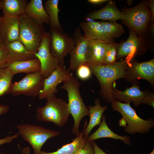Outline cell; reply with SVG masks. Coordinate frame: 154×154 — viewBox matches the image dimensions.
Returning <instances> with one entry per match:
<instances>
[{
    "label": "cell",
    "instance_id": "40",
    "mask_svg": "<svg viewBox=\"0 0 154 154\" xmlns=\"http://www.w3.org/2000/svg\"><path fill=\"white\" fill-rule=\"evenodd\" d=\"M119 125L125 127L126 126L127 123L126 121L123 117L121 118L119 120Z\"/></svg>",
    "mask_w": 154,
    "mask_h": 154
},
{
    "label": "cell",
    "instance_id": "17",
    "mask_svg": "<svg viewBox=\"0 0 154 154\" xmlns=\"http://www.w3.org/2000/svg\"><path fill=\"white\" fill-rule=\"evenodd\" d=\"M108 43L100 40H88L86 64L89 66L105 65L106 50Z\"/></svg>",
    "mask_w": 154,
    "mask_h": 154
},
{
    "label": "cell",
    "instance_id": "31",
    "mask_svg": "<svg viewBox=\"0 0 154 154\" xmlns=\"http://www.w3.org/2000/svg\"><path fill=\"white\" fill-rule=\"evenodd\" d=\"M77 74L82 80H86L91 76L92 72L89 66L86 64L80 65L76 69Z\"/></svg>",
    "mask_w": 154,
    "mask_h": 154
},
{
    "label": "cell",
    "instance_id": "26",
    "mask_svg": "<svg viewBox=\"0 0 154 154\" xmlns=\"http://www.w3.org/2000/svg\"><path fill=\"white\" fill-rule=\"evenodd\" d=\"M87 123V121H85L82 131L79 132L71 143L63 145L55 151L47 152L41 151L40 154H75L86 142V138L84 136V132Z\"/></svg>",
    "mask_w": 154,
    "mask_h": 154
},
{
    "label": "cell",
    "instance_id": "8",
    "mask_svg": "<svg viewBox=\"0 0 154 154\" xmlns=\"http://www.w3.org/2000/svg\"><path fill=\"white\" fill-rule=\"evenodd\" d=\"M51 53L58 64H64L65 57L70 54L75 44L73 37L68 34L50 28Z\"/></svg>",
    "mask_w": 154,
    "mask_h": 154
},
{
    "label": "cell",
    "instance_id": "36",
    "mask_svg": "<svg viewBox=\"0 0 154 154\" xmlns=\"http://www.w3.org/2000/svg\"><path fill=\"white\" fill-rule=\"evenodd\" d=\"M147 5L148 7L151 8V16L150 21L153 23L154 20V1L153 0H150L147 1Z\"/></svg>",
    "mask_w": 154,
    "mask_h": 154
},
{
    "label": "cell",
    "instance_id": "19",
    "mask_svg": "<svg viewBox=\"0 0 154 154\" xmlns=\"http://www.w3.org/2000/svg\"><path fill=\"white\" fill-rule=\"evenodd\" d=\"M92 20L102 19L111 21L124 19V15L117 8L114 1L108 0L107 4L102 9L93 11L85 16Z\"/></svg>",
    "mask_w": 154,
    "mask_h": 154
},
{
    "label": "cell",
    "instance_id": "1",
    "mask_svg": "<svg viewBox=\"0 0 154 154\" xmlns=\"http://www.w3.org/2000/svg\"><path fill=\"white\" fill-rule=\"evenodd\" d=\"M128 65L124 61L111 65L89 66L100 84V96L107 102L111 103L113 99L112 88L114 83L118 79L126 78Z\"/></svg>",
    "mask_w": 154,
    "mask_h": 154
},
{
    "label": "cell",
    "instance_id": "2",
    "mask_svg": "<svg viewBox=\"0 0 154 154\" xmlns=\"http://www.w3.org/2000/svg\"><path fill=\"white\" fill-rule=\"evenodd\" d=\"M60 88L66 90L68 98V106L70 113L74 121L72 132L76 135L79 133L80 121L86 116H89V110L84 104L80 93L81 84L73 75L63 82Z\"/></svg>",
    "mask_w": 154,
    "mask_h": 154
},
{
    "label": "cell",
    "instance_id": "34",
    "mask_svg": "<svg viewBox=\"0 0 154 154\" xmlns=\"http://www.w3.org/2000/svg\"><path fill=\"white\" fill-rule=\"evenodd\" d=\"M142 104H146L148 105L154 107V94L146 93L145 97L143 98Z\"/></svg>",
    "mask_w": 154,
    "mask_h": 154
},
{
    "label": "cell",
    "instance_id": "3",
    "mask_svg": "<svg viewBox=\"0 0 154 154\" xmlns=\"http://www.w3.org/2000/svg\"><path fill=\"white\" fill-rule=\"evenodd\" d=\"M46 105L38 107L36 117L38 121L52 122L59 127L67 122L70 114L68 103L53 95L46 99Z\"/></svg>",
    "mask_w": 154,
    "mask_h": 154
},
{
    "label": "cell",
    "instance_id": "32",
    "mask_svg": "<svg viewBox=\"0 0 154 154\" xmlns=\"http://www.w3.org/2000/svg\"><path fill=\"white\" fill-rule=\"evenodd\" d=\"M75 154H94L92 141L87 142Z\"/></svg>",
    "mask_w": 154,
    "mask_h": 154
},
{
    "label": "cell",
    "instance_id": "15",
    "mask_svg": "<svg viewBox=\"0 0 154 154\" xmlns=\"http://www.w3.org/2000/svg\"><path fill=\"white\" fill-rule=\"evenodd\" d=\"M143 43L142 38L139 37L131 29H130L128 38L124 42L118 46L116 59H120L126 57V60L128 64Z\"/></svg>",
    "mask_w": 154,
    "mask_h": 154
},
{
    "label": "cell",
    "instance_id": "5",
    "mask_svg": "<svg viewBox=\"0 0 154 154\" xmlns=\"http://www.w3.org/2000/svg\"><path fill=\"white\" fill-rule=\"evenodd\" d=\"M111 103L112 109L119 112L126 121L127 125L124 128L126 132L131 135L137 133H144L154 127L153 119L145 120L140 118L130 104L123 103L113 99Z\"/></svg>",
    "mask_w": 154,
    "mask_h": 154
},
{
    "label": "cell",
    "instance_id": "35",
    "mask_svg": "<svg viewBox=\"0 0 154 154\" xmlns=\"http://www.w3.org/2000/svg\"><path fill=\"white\" fill-rule=\"evenodd\" d=\"M19 135L17 133L12 136L7 135L5 138L0 139V145L7 143H11L13 140L19 137Z\"/></svg>",
    "mask_w": 154,
    "mask_h": 154
},
{
    "label": "cell",
    "instance_id": "25",
    "mask_svg": "<svg viewBox=\"0 0 154 154\" xmlns=\"http://www.w3.org/2000/svg\"><path fill=\"white\" fill-rule=\"evenodd\" d=\"M27 0H1L3 16L19 18L25 13Z\"/></svg>",
    "mask_w": 154,
    "mask_h": 154
},
{
    "label": "cell",
    "instance_id": "29",
    "mask_svg": "<svg viewBox=\"0 0 154 154\" xmlns=\"http://www.w3.org/2000/svg\"><path fill=\"white\" fill-rule=\"evenodd\" d=\"M100 23L106 33L114 38L120 37L124 32L123 26L115 22L102 21Z\"/></svg>",
    "mask_w": 154,
    "mask_h": 154
},
{
    "label": "cell",
    "instance_id": "22",
    "mask_svg": "<svg viewBox=\"0 0 154 154\" xmlns=\"http://www.w3.org/2000/svg\"><path fill=\"white\" fill-rule=\"evenodd\" d=\"M100 126L97 130L86 139V141L91 142L102 138H110L119 139L123 141L125 144L131 145V142L130 137L128 136H121L111 130L107 125L106 122V116L103 115Z\"/></svg>",
    "mask_w": 154,
    "mask_h": 154
},
{
    "label": "cell",
    "instance_id": "30",
    "mask_svg": "<svg viewBox=\"0 0 154 154\" xmlns=\"http://www.w3.org/2000/svg\"><path fill=\"white\" fill-rule=\"evenodd\" d=\"M118 45L119 44L115 42L107 44L105 54V65H111L116 63Z\"/></svg>",
    "mask_w": 154,
    "mask_h": 154
},
{
    "label": "cell",
    "instance_id": "37",
    "mask_svg": "<svg viewBox=\"0 0 154 154\" xmlns=\"http://www.w3.org/2000/svg\"><path fill=\"white\" fill-rule=\"evenodd\" d=\"M92 143L94 147V154H106L98 147L94 141H92Z\"/></svg>",
    "mask_w": 154,
    "mask_h": 154
},
{
    "label": "cell",
    "instance_id": "9",
    "mask_svg": "<svg viewBox=\"0 0 154 154\" xmlns=\"http://www.w3.org/2000/svg\"><path fill=\"white\" fill-rule=\"evenodd\" d=\"M45 79L40 72L28 74L20 80L13 83L11 93L14 96L35 97L42 89Z\"/></svg>",
    "mask_w": 154,
    "mask_h": 154
},
{
    "label": "cell",
    "instance_id": "10",
    "mask_svg": "<svg viewBox=\"0 0 154 154\" xmlns=\"http://www.w3.org/2000/svg\"><path fill=\"white\" fill-rule=\"evenodd\" d=\"M50 32H46L37 52L35 54L41 64L40 74L45 78L48 77L56 68L58 64L52 55L50 48Z\"/></svg>",
    "mask_w": 154,
    "mask_h": 154
},
{
    "label": "cell",
    "instance_id": "27",
    "mask_svg": "<svg viewBox=\"0 0 154 154\" xmlns=\"http://www.w3.org/2000/svg\"><path fill=\"white\" fill-rule=\"evenodd\" d=\"M59 2L58 0H47L45 1L43 6L49 18L50 28L63 32L64 29L58 18V13L60 11L58 7Z\"/></svg>",
    "mask_w": 154,
    "mask_h": 154
},
{
    "label": "cell",
    "instance_id": "24",
    "mask_svg": "<svg viewBox=\"0 0 154 154\" xmlns=\"http://www.w3.org/2000/svg\"><path fill=\"white\" fill-rule=\"evenodd\" d=\"M94 106L87 107L89 110L90 121L86 127L84 132V136L87 138L92 129L97 125H100L101 122L103 114L108 108L107 106H101L100 100L98 99L95 100Z\"/></svg>",
    "mask_w": 154,
    "mask_h": 154
},
{
    "label": "cell",
    "instance_id": "11",
    "mask_svg": "<svg viewBox=\"0 0 154 154\" xmlns=\"http://www.w3.org/2000/svg\"><path fill=\"white\" fill-rule=\"evenodd\" d=\"M73 74L64 64H58L56 69L45 78L43 88L38 94L39 99L46 100L55 95L58 91V84L68 79Z\"/></svg>",
    "mask_w": 154,
    "mask_h": 154
},
{
    "label": "cell",
    "instance_id": "7",
    "mask_svg": "<svg viewBox=\"0 0 154 154\" xmlns=\"http://www.w3.org/2000/svg\"><path fill=\"white\" fill-rule=\"evenodd\" d=\"M17 127L19 135L31 145L35 154H40L45 142L50 138L58 136L60 133V131L34 125L21 124L17 125Z\"/></svg>",
    "mask_w": 154,
    "mask_h": 154
},
{
    "label": "cell",
    "instance_id": "33",
    "mask_svg": "<svg viewBox=\"0 0 154 154\" xmlns=\"http://www.w3.org/2000/svg\"><path fill=\"white\" fill-rule=\"evenodd\" d=\"M8 62V56L5 47L0 48V69L6 68Z\"/></svg>",
    "mask_w": 154,
    "mask_h": 154
},
{
    "label": "cell",
    "instance_id": "12",
    "mask_svg": "<svg viewBox=\"0 0 154 154\" xmlns=\"http://www.w3.org/2000/svg\"><path fill=\"white\" fill-rule=\"evenodd\" d=\"M73 37L76 44L70 54V57L68 69L70 71L75 70L80 65L86 64L87 62L88 40L82 35L79 27L75 30Z\"/></svg>",
    "mask_w": 154,
    "mask_h": 154
},
{
    "label": "cell",
    "instance_id": "41",
    "mask_svg": "<svg viewBox=\"0 0 154 154\" xmlns=\"http://www.w3.org/2000/svg\"><path fill=\"white\" fill-rule=\"evenodd\" d=\"M5 47V44H4L2 40L0 38V48Z\"/></svg>",
    "mask_w": 154,
    "mask_h": 154
},
{
    "label": "cell",
    "instance_id": "14",
    "mask_svg": "<svg viewBox=\"0 0 154 154\" xmlns=\"http://www.w3.org/2000/svg\"><path fill=\"white\" fill-rule=\"evenodd\" d=\"M85 21L80 23V28L83 31L84 36L88 40H100L108 43L114 42V39L106 32L100 22L84 17Z\"/></svg>",
    "mask_w": 154,
    "mask_h": 154
},
{
    "label": "cell",
    "instance_id": "28",
    "mask_svg": "<svg viewBox=\"0 0 154 154\" xmlns=\"http://www.w3.org/2000/svg\"><path fill=\"white\" fill-rule=\"evenodd\" d=\"M13 76L7 68L0 69V97L11 93Z\"/></svg>",
    "mask_w": 154,
    "mask_h": 154
},
{
    "label": "cell",
    "instance_id": "20",
    "mask_svg": "<svg viewBox=\"0 0 154 154\" xmlns=\"http://www.w3.org/2000/svg\"><path fill=\"white\" fill-rule=\"evenodd\" d=\"M8 62L26 60L36 58L35 54L29 50L19 40L5 44Z\"/></svg>",
    "mask_w": 154,
    "mask_h": 154
},
{
    "label": "cell",
    "instance_id": "21",
    "mask_svg": "<svg viewBox=\"0 0 154 154\" xmlns=\"http://www.w3.org/2000/svg\"><path fill=\"white\" fill-rule=\"evenodd\" d=\"M6 68L9 70L14 75L18 73L28 74L40 72L41 64L37 58L26 60L9 62Z\"/></svg>",
    "mask_w": 154,
    "mask_h": 154
},
{
    "label": "cell",
    "instance_id": "4",
    "mask_svg": "<svg viewBox=\"0 0 154 154\" xmlns=\"http://www.w3.org/2000/svg\"><path fill=\"white\" fill-rule=\"evenodd\" d=\"M19 20V40L29 50L35 54L37 52L46 32L45 27L25 13Z\"/></svg>",
    "mask_w": 154,
    "mask_h": 154
},
{
    "label": "cell",
    "instance_id": "18",
    "mask_svg": "<svg viewBox=\"0 0 154 154\" xmlns=\"http://www.w3.org/2000/svg\"><path fill=\"white\" fill-rule=\"evenodd\" d=\"M19 18L3 16L0 21V38L4 44L19 40Z\"/></svg>",
    "mask_w": 154,
    "mask_h": 154
},
{
    "label": "cell",
    "instance_id": "43",
    "mask_svg": "<svg viewBox=\"0 0 154 154\" xmlns=\"http://www.w3.org/2000/svg\"><path fill=\"white\" fill-rule=\"evenodd\" d=\"M133 0H128L127 1V4L130 6L131 5L132 3V2Z\"/></svg>",
    "mask_w": 154,
    "mask_h": 154
},
{
    "label": "cell",
    "instance_id": "6",
    "mask_svg": "<svg viewBox=\"0 0 154 154\" xmlns=\"http://www.w3.org/2000/svg\"><path fill=\"white\" fill-rule=\"evenodd\" d=\"M121 12L124 15L122 20L124 23L142 38L146 32L151 16L147 1H143L131 8H124Z\"/></svg>",
    "mask_w": 154,
    "mask_h": 154
},
{
    "label": "cell",
    "instance_id": "45",
    "mask_svg": "<svg viewBox=\"0 0 154 154\" xmlns=\"http://www.w3.org/2000/svg\"><path fill=\"white\" fill-rule=\"evenodd\" d=\"M2 19V17L0 16V21H1Z\"/></svg>",
    "mask_w": 154,
    "mask_h": 154
},
{
    "label": "cell",
    "instance_id": "38",
    "mask_svg": "<svg viewBox=\"0 0 154 154\" xmlns=\"http://www.w3.org/2000/svg\"><path fill=\"white\" fill-rule=\"evenodd\" d=\"M9 110L8 105H0V116L7 113Z\"/></svg>",
    "mask_w": 154,
    "mask_h": 154
},
{
    "label": "cell",
    "instance_id": "16",
    "mask_svg": "<svg viewBox=\"0 0 154 154\" xmlns=\"http://www.w3.org/2000/svg\"><path fill=\"white\" fill-rule=\"evenodd\" d=\"M115 84H113L112 88L113 99L124 103L132 102L135 107L142 104L146 92L141 91L137 85L134 84L131 87L121 91L116 88Z\"/></svg>",
    "mask_w": 154,
    "mask_h": 154
},
{
    "label": "cell",
    "instance_id": "39",
    "mask_svg": "<svg viewBox=\"0 0 154 154\" xmlns=\"http://www.w3.org/2000/svg\"><path fill=\"white\" fill-rule=\"evenodd\" d=\"M88 2L94 4H98L102 3L107 1V0H88Z\"/></svg>",
    "mask_w": 154,
    "mask_h": 154
},
{
    "label": "cell",
    "instance_id": "13",
    "mask_svg": "<svg viewBox=\"0 0 154 154\" xmlns=\"http://www.w3.org/2000/svg\"><path fill=\"white\" fill-rule=\"evenodd\" d=\"M125 78L130 82L144 79L153 84L154 59L141 62L133 61L129 63L126 70Z\"/></svg>",
    "mask_w": 154,
    "mask_h": 154
},
{
    "label": "cell",
    "instance_id": "44",
    "mask_svg": "<svg viewBox=\"0 0 154 154\" xmlns=\"http://www.w3.org/2000/svg\"><path fill=\"white\" fill-rule=\"evenodd\" d=\"M149 154H154V149L152 150V152Z\"/></svg>",
    "mask_w": 154,
    "mask_h": 154
},
{
    "label": "cell",
    "instance_id": "23",
    "mask_svg": "<svg viewBox=\"0 0 154 154\" xmlns=\"http://www.w3.org/2000/svg\"><path fill=\"white\" fill-rule=\"evenodd\" d=\"M25 13L41 25L49 23V18L44 7L42 0H31L27 4Z\"/></svg>",
    "mask_w": 154,
    "mask_h": 154
},
{
    "label": "cell",
    "instance_id": "42",
    "mask_svg": "<svg viewBox=\"0 0 154 154\" xmlns=\"http://www.w3.org/2000/svg\"><path fill=\"white\" fill-rule=\"evenodd\" d=\"M30 152V149H29V147L27 151H26V153H27L26 154H29ZM0 154H6L4 153L1 152V153H0ZM22 154H24L23 153Z\"/></svg>",
    "mask_w": 154,
    "mask_h": 154
}]
</instances>
